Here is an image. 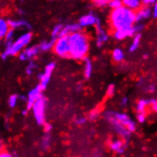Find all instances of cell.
<instances>
[{
  "label": "cell",
  "instance_id": "cell-5",
  "mask_svg": "<svg viewBox=\"0 0 157 157\" xmlns=\"http://www.w3.org/2000/svg\"><path fill=\"white\" fill-rule=\"evenodd\" d=\"M47 107V100L45 97L41 96L33 103L32 109L36 123L38 125H44L45 122V110Z\"/></svg>",
  "mask_w": 157,
  "mask_h": 157
},
{
  "label": "cell",
  "instance_id": "cell-6",
  "mask_svg": "<svg viewBox=\"0 0 157 157\" xmlns=\"http://www.w3.org/2000/svg\"><path fill=\"white\" fill-rule=\"evenodd\" d=\"M104 118L107 120V121L112 125L113 128L114 130V132L120 136V137H122V139L125 140V141H128L130 140V138H131V132H128L127 128L122 126L120 123H118L116 120L113 118V114H112V112H107L105 114H104Z\"/></svg>",
  "mask_w": 157,
  "mask_h": 157
},
{
  "label": "cell",
  "instance_id": "cell-31",
  "mask_svg": "<svg viewBox=\"0 0 157 157\" xmlns=\"http://www.w3.org/2000/svg\"><path fill=\"white\" fill-rule=\"evenodd\" d=\"M114 91H115V87L113 85H109V88L107 89V96L108 97H112L114 94Z\"/></svg>",
  "mask_w": 157,
  "mask_h": 157
},
{
  "label": "cell",
  "instance_id": "cell-2",
  "mask_svg": "<svg viewBox=\"0 0 157 157\" xmlns=\"http://www.w3.org/2000/svg\"><path fill=\"white\" fill-rule=\"evenodd\" d=\"M109 23L113 29H128L135 23V12L127 7L113 9L109 14Z\"/></svg>",
  "mask_w": 157,
  "mask_h": 157
},
{
  "label": "cell",
  "instance_id": "cell-28",
  "mask_svg": "<svg viewBox=\"0 0 157 157\" xmlns=\"http://www.w3.org/2000/svg\"><path fill=\"white\" fill-rule=\"evenodd\" d=\"M147 107H149L153 113H156L157 110V101L155 98H152L151 100H149V104H147Z\"/></svg>",
  "mask_w": 157,
  "mask_h": 157
},
{
  "label": "cell",
  "instance_id": "cell-7",
  "mask_svg": "<svg viewBox=\"0 0 157 157\" xmlns=\"http://www.w3.org/2000/svg\"><path fill=\"white\" fill-rule=\"evenodd\" d=\"M112 114L116 121L121 124L122 126H124L131 133H132L136 131L135 122L128 114L121 113H113V112H112Z\"/></svg>",
  "mask_w": 157,
  "mask_h": 157
},
{
  "label": "cell",
  "instance_id": "cell-33",
  "mask_svg": "<svg viewBox=\"0 0 157 157\" xmlns=\"http://www.w3.org/2000/svg\"><path fill=\"white\" fill-rule=\"evenodd\" d=\"M86 122H87V119H86L85 117H78V118H76V120H75V124L78 125V126L84 125Z\"/></svg>",
  "mask_w": 157,
  "mask_h": 157
},
{
  "label": "cell",
  "instance_id": "cell-32",
  "mask_svg": "<svg viewBox=\"0 0 157 157\" xmlns=\"http://www.w3.org/2000/svg\"><path fill=\"white\" fill-rule=\"evenodd\" d=\"M99 115H100V112L98 109H94V110H92V112L90 113V120H95V119H97L98 117H99Z\"/></svg>",
  "mask_w": 157,
  "mask_h": 157
},
{
  "label": "cell",
  "instance_id": "cell-24",
  "mask_svg": "<svg viewBox=\"0 0 157 157\" xmlns=\"http://www.w3.org/2000/svg\"><path fill=\"white\" fill-rule=\"evenodd\" d=\"M54 40H55V39H52V41H44V42H42V43L38 46V47H39V50H41V51H49V50L52 49Z\"/></svg>",
  "mask_w": 157,
  "mask_h": 157
},
{
  "label": "cell",
  "instance_id": "cell-12",
  "mask_svg": "<svg viewBox=\"0 0 157 157\" xmlns=\"http://www.w3.org/2000/svg\"><path fill=\"white\" fill-rule=\"evenodd\" d=\"M151 15V10L149 6L140 7L135 13V22H141L142 20L147 19Z\"/></svg>",
  "mask_w": 157,
  "mask_h": 157
},
{
  "label": "cell",
  "instance_id": "cell-3",
  "mask_svg": "<svg viewBox=\"0 0 157 157\" xmlns=\"http://www.w3.org/2000/svg\"><path fill=\"white\" fill-rule=\"evenodd\" d=\"M31 40H32V33H26L22 34L18 39H16L15 41H13L12 44L7 46L5 52L1 55L2 58L5 59L8 56H13V55L18 54L31 42Z\"/></svg>",
  "mask_w": 157,
  "mask_h": 157
},
{
  "label": "cell",
  "instance_id": "cell-11",
  "mask_svg": "<svg viewBox=\"0 0 157 157\" xmlns=\"http://www.w3.org/2000/svg\"><path fill=\"white\" fill-rule=\"evenodd\" d=\"M128 146V142L123 139H114L109 143V149L117 154H122Z\"/></svg>",
  "mask_w": 157,
  "mask_h": 157
},
{
  "label": "cell",
  "instance_id": "cell-39",
  "mask_svg": "<svg viewBox=\"0 0 157 157\" xmlns=\"http://www.w3.org/2000/svg\"><path fill=\"white\" fill-rule=\"evenodd\" d=\"M121 104H122L123 106H126V105L128 104V98H126V97H125V98H123V99H122V101H121Z\"/></svg>",
  "mask_w": 157,
  "mask_h": 157
},
{
  "label": "cell",
  "instance_id": "cell-8",
  "mask_svg": "<svg viewBox=\"0 0 157 157\" xmlns=\"http://www.w3.org/2000/svg\"><path fill=\"white\" fill-rule=\"evenodd\" d=\"M54 67H55V64L54 63H50L48 64L47 66L45 68V71L42 75H40L39 79H40V83H39V87L41 88L42 90H44L46 88H47L49 82H50V79H51V75L52 73L54 70Z\"/></svg>",
  "mask_w": 157,
  "mask_h": 157
},
{
  "label": "cell",
  "instance_id": "cell-21",
  "mask_svg": "<svg viewBox=\"0 0 157 157\" xmlns=\"http://www.w3.org/2000/svg\"><path fill=\"white\" fill-rule=\"evenodd\" d=\"M85 65H84V75L85 77L88 79L90 77L91 73H92V64L91 62L88 59V58H85Z\"/></svg>",
  "mask_w": 157,
  "mask_h": 157
},
{
  "label": "cell",
  "instance_id": "cell-10",
  "mask_svg": "<svg viewBox=\"0 0 157 157\" xmlns=\"http://www.w3.org/2000/svg\"><path fill=\"white\" fill-rule=\"evenodd\" d=\"M137 31H138V29L134 26H132L131 28H128V29L115 30L113 33V36L117 40H122V39L128 37V36H133L137 33Z\"/></svg>",
  "mask_w": 157,
  "mask_h": 157
},
{
  "label": "cell",
  "instance_id": "cell-4",
  "mask_svg": "<svg viewBox=\"0 0 157 157\" xmlns=\"http://www.w3.org/2000/svg\"><path fill=\"white\" fill-rule=\"evenodd\" d=\"M53 52L60 57H70V46H69V35L59 36L54 40Z\"/></svg>",
  "mask_w": 157,
  "mask_h": 157
},
{
  "label": "cell",
  "instance_id": "cell-22",
  "mask_svg": "<svg viewBox=\"0 0 157 157\" xmlns=\"http://www.w3.org/2000/svg\"><path fill=\"white\" fill-rule=\"evenodd\" d=\"M140 41H141V35L138 33V34H134V38H133V41L130 47V51L132 52L134 51H136L138 49V47H139L140 45Z\"/></svg>",
  "mask_w": 157,
  "mask_h": 157
},
{
  "label": "cell",
  "instance_id": "cell-34",
  "mask_svg": "<svg viewBox=\"0 0 157 157\" xmlns=\"http://www.w3.org/2000/svg\"><path fill=\"white\" fill-rule=\"evenodd\" d=\"M52 125L49 124V123H45L44 124V131L46 133H51V132L52 131Z\"/></svg>",
  "mask_w": 157,
  "mask_h": 157
},
{
  "label": "cell",
  "instance_id": "cell-30",
  "mask_svg": "<svg viewBox=\"0 0 157 157\" xmlns=\"http://www.w3.org/2000/svg\"><path fill=\"white\" fill-rule=\"evenodd\" d=\"M109 0H94V3L97 7H104L109 5Z\"/></svg>",
  "mask_w": 157,
  "mask_h": 157
},
{
  "label": "cell",
  "instance_id": "cell-1",
  "mask_svg": "<svg viewBox=\"0 0 157 157\" xmlns=\"http://www.w3.org/2000/svg\"><path fill=\"white\" fill-rule=\"evenodd\" d=\"M70 57L76 60H84L90 49L88 35L80 31L69 34Z\"/></svg>",
  "mask_w": 157,
  "mask_h": 157
},
{
  "label": "cell",
  "instance_id": "cell-17",
  "mask_svg": "<svg viewBox=\"0 0 157 157\" xmlns=\"http://www.w3.org/2000/svg\"><path fill=\"white\" fill-rule=\"evenodd\" d=\"M51 142H52L51 133H46L45 132V135L43 136L42 140H41V143H40L41 149L43 151H48L50 149V147H51Z\"/></svg>",
  "mask_w": 157,
  "mask_h": 157
},
{
  "label": "cell",
  "instance_id": "cell-16",
  "mask_svg": "<svg viewBox=\"0 0 157 157\" xmlns=\"http://www.w3.org/2000/svg\"><path fill=\"white\" fill-rule=\"evenodd\" d=\"M96 25H97V44L98 46H102V44L108 40V35L102 28H100L98 22L96 23Z\"/></svg>",
  "mask_w": 157,
  "mask_h": 157
},
{
  "label": "cell",
  "instance_id": "cell-37",
  "mask_svg": "<svg viewBox=\"0 0 157 157\" xmlns=\"http://www.w3.org/2000/svg\"><path fill=\"white\" fill-rule=\"evenodd\" d=\"M33 67H34V65H33V63H31L30 65H29V67H28V69H27V72L29 73V75H30V73H32V72H33V70L34 69Z\"/></svg>",
  "mask_w": 157,
  "mask_h": 157
},
{
  "label": "cell",
  "instance_id": "cell-29",
  "mask_svg": "<svg viewBox=\"0 0 157 157\" xmlns=\"http://www.w3.org/2000/svg\"><path fill=\"white\" fill-rule=\"evenodd\" d=\"M136 118H137V121H138V122H139L140 124H143V123H145V121H146L147 114H146V113H138Z\"/></svg>",
  "mask_w": 157,
  "mask_h": 157
},
{
  "label": "cell",
  "instance_id": "cell-35",
  "mask_svg": "<svg viewBox=\"0 0 157 157\" xmlns=\"http://www.w3.org/2000/svg\"><path fill=\"white\" fill-rule=\"evenodd\" d=\"M142 3L145 6H151L156 3V0H142Z\"/></svg>",
  "mask_w": 157,
  "mask_h": 157
},
{
  "label": "cell",
  "instance_id": "cell-38",
  "mask_svg": "<svg viewBox=\"0 0 157 157\" xmlns=\"http://www.w3.org/2000/svg\"><path fill=\"white\" fill-rule=\"evenodd\" d=\"M156 13H157V5L155 3V4H153V12H152V15L154 18H156V16H157Z\"/></svg>",
  "mask_w": 157,
  "mask_h": 157
},
{
  "label": "cell",
  "instance_id": "cell-20",
  "mask_svg": "<svg viewBox=\"0 0 157 157\" xmlns=\"http://www.w3.org/2000/svg\"><path fill=\"white\" fill-rule=\"evenodd\" d=\"M149 104V100L146 99H140L136 104V110L137 113H146V109Z\"/></svg>",
  "mask_w": 157,
  "mask_h": 157
},
{
  "label": "cell",
  "instance_id": "cell-13",
  "mask_svg": "<svg viewBox=\"0 0 157 157\" xmlns=\"http://www.w3.org/2000/svg\"><path fill=\"white\" fill-rule=\"evenodd\" d=\"M39 47L38 46H33V47L28 48L26 50L23 51V52H21L20 54V59L21 60H29L33 58L35 55H37L39 52Z\"/></svg>",
  "mask_w": 157,
  "mask_h": 157
},
{
  "label": "cell",
  "instance_id": "cell-26",
  "mask_svg": "<svg viewBox=\"0 0 157 157\" xmlns=\"http://www.w3.org/2000/svg\"><path fill=\"white\" fill-rule=\"evenodd\" d=\"M109 6L113 10V9H117L123 6V3L121 0H109Z\"/></svg>",
  "mask_w": 157,
  "mask_h": 157
},
{
  "label": "cell",
  "instance_id": "cell-18",
  "mask_svg": "<svg viewBox=\"0 0 157 157\" xmlns=\"http://www.w3.org/2000/svg\"><path fill=\"white\" fill-rule=\"evenodd\" d=\"M8 25H9V28L12 30H15V29H18V28H24V27H27L29 28L30 26L27 24V22L25 21H22V20H10L8 21Z\"/></svg>",
  "mask_w": 157,
  "mask_h": 157
},
{
  "label": "cell",
  "instance_id": "cell-9",
  "mask_svg": "<svg viewBox=\"0 0 157 157\" xmlns=\"http://www.w3.org/2000/svg\"><path fill=\"white\" fill-rule=\"evenodd\" d=\"M42 96V90L39 86L35 87L34 89H33L29 94H28L27 97V106H26V109L27 110H30L33 105V103L35 102L36 100L39 99Z\"/></svg>",
  "mask_w": 157,
  "mask_h": 157
},
{
  "label": "cell",
  "instance_id": "cell-15",
  "mask_svg": "<svg viewBox=\"0 0 157 157\" xmlns=\"http://www.w3.org/2000/svg\"><path fill=\"white\" fill-rule=\"evenodd\" d=\"M121 1L124 7L131 9L132 11L138 10L141 7V3H142V0H121Z\"/></svg>",
  "mask_w": 157,
  "mask_h": 157
},
{
  "label": "cell",
  "instance_id": "cell-40",
  "mask_svg": "<svg viewBox=\"0 0 157 157\" xmlns=\"http://www.w3.org/2000/svg\"><path fill=\"white\" fill-rule=\"evenodd\" d=\"M3 147H4L3 142H2V140H1V139H0V151H1L3 150Z\"/></svg>",
  "mask_w": 157,
  "mask_h": 157
},
{
  "label": "cell",
  "instance_id": "cell-19",
  "mask_svg": "<svg viewBox=\"0 0 157 157\" xmlns=\"http://www.w3.org/2000/svg\"><path fill=\"white\" fill-rule=\"evenodd\" d=\"M9 30H10V28H9L8 21L0 17V40L5 37V35Z\"/></svg>",
  "mask_w": 157,
  "mask_h": 157
},
{
  "label": "cell",
  "instance_id": "cell-23",
  "mask_svg": "<svg viewBox=\"0 0 157 157\" xmlns=\"http://www.w3.org/2000/svg\"><path fill=\"white\" fill-rule=\"evenodd\" d=\"M113 58L115 62H121L124 59V52L120 49H115L113 52Z\"/></svg>",
  "mask_w": 157,
  "mask_h": 157
},
{
  "label": "cell",
  "instance_id": "cell-36",
  "mask_svg": "<svg viewBox=\"0 0 157 157\" xmlns=\"http://www.w3.org/2000/svg\"><path fill=\"white\" fill-rule=\"evenodd\" d=\"M0 157H14L13 153L8 151H0Z\"/></svg>",
  "mask_w": 157,
  "mask_h": 157
},
{
  "label": "cell",
  "instance_id": "cell-27",
  "mask_svg": "<svg viewBox=\"0 0 157 157\" xmlns=\"http://www.w3.org/2000/svg\"><path fill=\"white\" fill-rule=\"evenodd\" d=\"M17 101H18V96L13 94V95H11L10 98H9V106L10 108H14L17 104Z\"/></svg>",
  "mask_w": 157,
  "mask_h": 157
},
{
  "label": "cell",
  "instance_id": "cell-25",
  "mask_svg": "<svg viewBox=\"0 0 157 157\" xmlns=\"http://www.w3.org/2000/svg\"><path fill=\"white\" fill-rule=\"evenodd\" d=\"M62 28H63V26H62V25H60V24L56 25V26H55V27L53 28L52 33V38H53V39H56L57 37H59V35H60V33H61Z\"/></svg>",
  "mask_w": 157,
  "mask_h": 157
},
{
  "label": "cell",
  "instance_id": "cell-14",
  "mask_svg": "<svg viewBox=\"0 0 157 157\" xmlns=\"http://www.w3.org/2000/svg\"><path fill=\"white\" fill-rule=\"evenodd\" d=\"M98 22L97 18L91 13H89V14H86V15H83L80 20H79V25L82 27H89V26H94V25H96V23Z\"/></svg>",
  "mask_w": 157,
  "mask_h": 157
}]
</instances>
